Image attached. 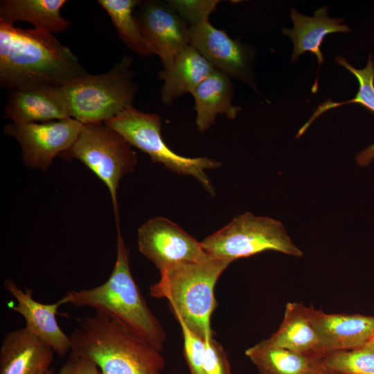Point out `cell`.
I'll return each mask as SVG.
<instances>
[{"mask_svg":"<svg viewBox=\"0 0 374 374\" xmlns=\"http://www.w3.org/2000/svg\"><path fill=\"white\" fill-rule=\"evenodd\" d=\"M52 33L0 20V84L8 91L31 84L63 87L87 74Z\"/></svg>","mask_w":374,"mask_h":374,"instance_id":"6da1fadb","label":"cell"},{"mask_svg":"<svg viewBox=\"0 0 374 374\" xmlns=\"http://www.w3.org/2000/svg\"><path fill=\"white\" fill-rule=\"evenodd\" d=\"M117 235L116 260L109 278L94 287L67 292L60 300L62 305L92 308L162 351L166 332L133 278L129 251L119 228Z\"/></svg>","mask_w":374,"mask_h":374,"instance_id":"7a4b0ae2","label":"cell"},{"mask_svg":"<svg viewBox=\"0 0 374 374\" xmlns=\"http://www.w3.org/2000/svg\"><path fill=\"white\" fill-rule=\"evenodd\" d=\"M71 335V351L93 361L102 374H162L161 351L96 311L78 320Z\"/></svg>","mask_w":374,"mask_h":374,"instance_id":"3957f363","label":"cell"},{"mask_svg":"<svg viewBox=\"0 0 374 374\" xmlns=\"http://www.w3.org/2000/svg\"><path fill=\"white\" fill-rule=\"evenodd\" d=\"M232 262L208 255L194 262L172 265L160 271V279L150 287V295L168 300L179 323L205 341L213 332L211 317L217 305V281Z\"/></svg>","mask_w":374,"mask_h":374,"instance_id":"277c9868","label":"cell"},{"mask_svg":"<svg viewBox=\"0 0 374 374\" xmlns=\"http://www.w3.org/2000/svg\"><path fill=\"white\" fill-rule=\"evenodd\" d=\"M132 60L124 56L108 71L89 73L61 87L69 116L83 124L104 123L133 106Z\"/></svg>","mask_w":374,"mask_h":374,"instance_id":"5b68a950","label":"cell"},{"mask_svg":"<svg viewBox=\"0 0 374 374\" xmlns=\"http://www.w3.org/2000/svg\"><path fill=\"white\" fill-rule=\"evenodd\" d=\"M60 156L82 161L106 185L119 228L117 190L121 178L132 172L137 163L132 145L105 123H87L73 145Z\"/></svg>","mask_w":374,"mask_h":374,"instance_id":"8992f818","label":"cell"},{"mask_svg":"<svg viewBox=\"0 0 374 374\" xmlns=\"http://www.w3.org/2000/svg\"><path fill=\"white\" fill-rule=\"evenodd\" d=\"M201 244L207 254L231 262L268 250L294 256L303 255L280 222L249 212L238 215Z\"/></svg>","mask_w":374,"mask_h":374,"instance_id":"52a82bcc","label":"cell"},{"mask_svg":"<svg viewBox=\"0 0 374 374\" xmlns=\"http://www.w3.org/2000/svg\"><path fill=\"white\" fill-rule=\"evenodd\" d=\"M104 123L118 132L132 146L148 154L152 162L161 163L178 174L195 177L209 194L214 195V188L205 170L218 168L220 163L207 157H186L172 151L161 136L159 115L132 107Z\"/></svg>","mask_w":374,"mask_h":374,"instance_id":"ba28073f","label":"cell"},{"mask_svg":"<svg viewBox=\"0 0 374 374\" xmlns=\"http://www.w3.org/2000/svg\"><path fill=\"white\" fill-rule=\"evenodd\" d=\"M82 127L81 122L69 118L42 123H11L4 127L3 132L17 141L28 167L46 170L57 155L73 145Z\"/></svg>","mask_w":374,"mask_h":374,"instance_id":"9c48e42d","label":"cell"},{"mask_svg":"<svg viewBox=\"0 0 374 374\" xmlns=\"http://www.w3.org/2000/svg\"><path fill=\"white\" fill-rule=\"evenodd\" d=\"M138 247L159 271L177 264L201 260L208 255L201 242L163 217L150 219L140 226Z\"/></svg>","mask_w":374,"mask_h":374,"instance_id":"30bf717a","label":"cell"},{"mask_svg":"<svg viewBox=\"0 0 374 374\" xmlns=\"http://www.w3.org/2000/svg\"><path fill=\"white\" fill-rule=\"evenodd\" d=\"M190 45L217 70L256 89L253 53L209 21L189 26Z\"/></svg>","mask_w":374,"mask_h":374,"instance_id":"8fae6325","label":"cell"},{"mask_svg":"<svg viewBox=\"0 0 374 374\" xmlns=\"http://www.w3.org/2000/svg\"><path fill=\"white\" fill-rule=\"evenodd\" d=\"M141 5L137 19L142 33L163 66H167L190 45L189 26L167 1H148Z\"/></svg>","mask_w":374,"mask_h":374,"instance_id":"7c38bea8","label":"cell"},{"mask_svg":"<svg viewBox=\"0 0 374 374\" xmlns=\"http://www.w3.org/2000/svg\"><path fill=\"white\" fill-rule=\"evenodd\" d=\"M8 91L5 114L14 123H42L71 118L61 87L31 84Z\"/></svg>","mask_w":374,"mask_h":374,"instance_id":"4fadbf2b","label":"cell"},{"mask_svg":"<svg viewBox=\"0 0 374 374\" xmlns=\"http://www.w3.org/2000/svg\"><path fill=\"white\" fill-rule=\"evenodd\" d=\"M3 287L16 299L17 304L12 310L23 317L24 327L29 332L48 344L60 357L71 351L70 337L60 328L55 317L62 305L60 300L53 303L38 302L33 299L30 290L24 291L9 278L4 280Z\"/></svg>","mask_w":374,"mask_h":374,"instance_id":"5bb4252c","label":"cell"},{"mask_svg":"<svg viewBox=\"0 0 374 374\" xmlns=\"http://www.w3.org/2000/svg\"><path fill=\"white\" fill-rule=\"evenodd\" d=\"M321 354L359 348L374 334V316L328 314L310 306Z\"/></svg>","mask_w":374,"mask_h":374,"instance_id":"9a60e30c","label":"cell"},{"mask_svg":"<svg viewBox=\"0 0 374 374\" xmlns=\"http://www.w3.org/2000/svg\"><path fill=\"white\" fill-rule=\"evenodd\" d=\"M55 353L25 327L10 331L0 348V374H48Z\"/></svg>","mask_w":374,"mask_h":374,"instance_id":"2e32d148","label":"cell"},{"mask_svg":"<svg viewBox=\"0 0 374 374\" xmlns=\"http://www.w3.org/2000/svg\"><path fill=\"white\" fill-rule=\"evenodd\" d=\"M163 67L159 73V78L163 81L161 99L167 105H172L175 99L186 93H191L215 69L191 45Z\"/></svg>","mask_w":374,"mask_h":374,"instance_id":"e0dca14e","label":"cell"},{"mask_svg":"<svg viewBox=\"0 0 374 374\" xmlns=\"http://www.w3.org/2000/svg\"><path fill=\"white\" fill-rule=\"evenodd\" d=\"M328 8H318L312 17H308L291 8L290 17L293 21L292 29L283 28V33L291 38L293 42L292 62L296 61L305 52L316 55L319 64L323 62L321 46L323 38L330 33H347L350 28L342 24L344 19L330 18Z\"/></svg>","mask_w":374,"mask_h":374,"instance_id":"ac0fdd59","label":"cell"},{"mask_svg":"<svg viewBox=\"0 0 374 374\" xmlns=\"http://www.w3.org/2000/svg\"><path fill=\"white\" fill-rule=\"evenodd\" d=\"M195 99V123L200 132L215 124L217 115L234 119L241 107L233 105V85L229 76L215 69L191 93Z\"/></svg>","mask_w":374,"mask_h":374,"instance_id":"d6986e66","label":"cell"},{"mask_svg":"<svg viewBox=\"0 0 374 374\" xmlns=\"http://www.w3.org/2000/svg\"><path fill=\"white\" fill-rule=\"evenodd\" d=\"M266 341L271 345L298 353L321 355L319 341L311 321L310 307L287 303L278 329Z\"/></svg>","mask_w":374,"mask_h":374,"instance_id":"ffe728a7","label":"cell"},{"mask_svg":"<svg viewBox=\"0 0 374 374\" xmlns=\"http://www.w3.org/2000/svg\"><path fill=\"white\" fill-rule=\"evenodd\" d=\"M65 0H3L0 2V20L14 25L18 21L32 24L35 28L51 33H61L70 26L60 10Z\"/></svg>","mask_w":374,"mask_h":374,"instance_id":"44dd1931","label":"cell"},{"mask_svg":"<svg viewBox=\"0 0 374 374\" xmlns=\"http://www.w3.org/2000/svg\"><path fill=\"white\" fill-rule=\"evenodd\" d=\"M261 374H306L319 364V355L298 353L262 340L245 351Z\"/></svg>","mask_w":374,"mask_h":374,"instance_id":"7402d4cb","label":"cell"},{"mask_svg":"<svg viewBox=\"0 0 374 374\" xmlns=\"http://www.w3.org/2000/svg\"><path fill=\"white\" fill-rule=\"evenodd\" d=\"M335 61L350 71L357 78L359 82V89L355 97L345 102L336 103L328 100L320 105L310 119L299 130L296 138L304 134L311 123L320 115L332 108L342 105L359 104L374 113V62L372 55H369L366 66L362 69L354 68L341 55L337 56ZM373 159L374 143L358 153L356 161L360 166H365L368 165Z\"/></svg>","mask_w":374,"mask_h":374,"instance_id":"603a6c76","label":"cell"},{"mask_svg":"<svg viewBox=\"0 0 374 374\" xmlns=\"http://www.w3.org/2000/svg\"><path fill=\"white\" fill-rule=\"evenodd\" d=\"M98 3L107 12L123 42L141 56L155 55L144 37L134 8L141 4L138 0H99Z\"/></svg>","mask_w":374,"mask_h":374,"instance_id":"cb8c5ba5","label":"cell"},{"mask_svg":"<svg viewBox=\"0 0 374 374\" xmlns=\"http://www.w3.org/2000/svg\"><path fill=\"white\" fill-rule=\"evenodd\" d=\"M319 364L341 374H374V344L368 342L352 350L323 353Z\"/></svg>","mask_w":374,"mask_h":374,"instance_id":"d4e9b609","label":"cell"},{"mask_svg":"<svg viewBox=\"0 0 374 374\" xmlns=\"http://www.w3.org/2000/svg\"><path fill=\"white\" fill-rule=\"evenodd\" d=\"M169 6L179 16L189 23V26L209 21V16L214 12L218 0H170Z\"/></svg>","mask_w":374,"mask_h":374,"instance_id":"484cf974","label":"cell"},{"mask_svg":"<svg viewBox=\"0 0 374 374\" xmlns=\"http://www.w3.org/2000/svg\"><path fill=\"white\" fill-rule=\"evenodd\" d=\"M179 323L183 335L184 353L190 374H204L206 341L193 333L183 323Z\"/></svg>","mask_w":374,"mask_h":374,"instance_id":"4316f807","label":"cell"},{"mask_svg":"<svg viewBox=\"0 0 374 374\" xmlns=\"http://www.w3.org/2000/svg\"><path fill=\"white\" fill-rule=\"evenodd\" d=\"M204 374H231L226 352L214 337L206 341Z\"/></svg>","mask_w":374,"mask_h":374,"instance_id":"83f0119b","label":"cell"},{"mask_svg":"<svg viewBox=\"0 0 374 374\" xmlns=\"http://www.w3.org/2000/svg\"><path fill=\"white\" fill-rule=\"evenodd\" d=\"M57 374H102L97 364L89 358L70 351Z\"/></svg>","mask_w":374,"mask_h":374,"instance_id":"f1b7e54d","label":"cell"},{"mask_svg":"<svg viewBox=\"0 0 374 374\" xmlns=\"http://www.w3.org/2000/svg\"><path fill=\"white\" fill-rule=\"evenodd\" d=\"M306 374H341L337 372L325 369L318 364L311 370H310Z\"/></svg>","mask_w":374,"mask_h":374,"instance_id":"f546056e","label":"cell"},{"mask_svg":"<svg viewBox=\"0 0 374 374\" xmlns=\"http://www.w3.org/2000/svg\"><path fill=\"white\" fill-rule=\"evenodd\" d=\"M368 342L374 344V334L373 335Z\"/></svg>","mask_w":374,"mask_h":374,"instance_id":"4dcf8cb0","label":"cell"},{"mask_svg":"<svg viewBox=\"0 0 374 374\" xmlns=\"http://www.w3.org/2000/svg\"><path fill=\"white\" fill-rule=\"evenodd\" d=\"M48 374H54V370L53 368H51L49 372L48 373Z\"/></svg>","mask_w":374,"mask_h":374,"instance_id":"1f68e13d","label":"cell"}]
</instances>
